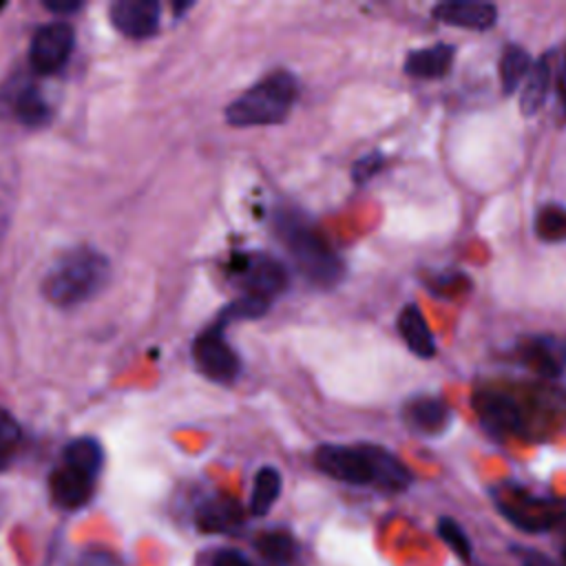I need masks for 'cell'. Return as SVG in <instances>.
<instances>
[{
	"mask_svg": "<svg viewBox=\"0 0 566 566\" xmlns=\"http://www.w3.org/2000/svg\"><path fill=\"white\" fill-rule=\"evenodd\" d=\"M212 566H252V562L237 548H226L214 557Z\"/></svg>",
	"mask_w": 566,
	"mask_h": 566,
	"instance_id": "obj_28",
	"label": "cell"
},
{
	"mask_svg": "<svg viewBox=\"0 0 566 566\" xmlns=\"http://www.w3.org/2000/svg\"><path fill=\"white\" fill-rule=\"evenodd\" d=\"M402 418L409 429L422 436H438L451 422V409L433 396H416L405 402Z\"/></svg>",
	"mask_w": 566,
	"mask_h": 566,
	"instance_id": "obj_14",
	"label": "cell"
},
{
	"mask_svg": "<svg viewBox=\"0 0 566 566\" xmlns=\"http://www.w3.org/2000/svg\"><path fill=\"white\" fill-rule=\"evenodd\" d=\"M197 369L214 382H232L239 374V358L221 334V325L206 329L192 345Z\"/></svg>",
	"mask_w": 566,
	"mask_h": 566,
	"instance_id": "obj_8",
	"label": "cell"
},
{
	"mask_svg": "<svg viewBox=\"0 0 566 566\" xmlns=\"http://www.w3.org/2000/svg\"><path fill=\"white\" fill-rule=\"evenodd\" d=\"M241 524V506L232 497H214L199 506L197 526L206 533H226Z\"/></svg>",
	"mask_w": 566,
	"mask_h": 566,
	"instance_id": "obj_18",
	"label": "cell"
},
{
	"mask_svg": "<svg viewBox=\"0 0 566 566\" xmlns=\"http://www.w3.org/2000/svg\"><path fill=\"white\" fill-rule=\"evenodd\" d=\"M239 283L243 296L270 303V298L287 287V270L274 256L252 254L243 261L239 270Z\"/></svg>",
	"mask_w": 566,
	"mask_h": 566,
	"instance_id": "obj_9",
	"label": "cell"
},
{
	"mask_svg": "<svg viewBox=\"0 0 566 566\" xmlns=\"http://www.w3.org/2000/svg\"><path fill=\"white\" fill-rule=\"evenodd\" d=\"M557 99H559V111H562V119H566V53L562 55L559 62V73H557Z\"/></svg>",
	"mask_w": 566,
	"mask_h": 566,
	"instance_id": "obj_29",
	"label": "cell"
},
{
	"mask_svg": "<svg viewBox=\"0 0 566 566\" xmlns=\"http://www.w3.org/2000/svg\"><path fill=\"white\" fill-rule=\"evenodd\" d=\"M433 18L460 27V29H473L484 31L491 29L497 22V9L491 2H473V0H453V2H440L433 7Z\"/></svg>",
	"mask_w": 566,
	"mask_h": 566,
	"instance_id": "obj_13",
	"label": "cell"
},
{
	"mask_svg": "<svg viewBox=\"0 0 566 566\" xmlns=\"http://www.w3.org/2000/svg\"><path fill=\"white\" fill-rule=\"evenodd\" d=\"M382 161H385V159H382L380 153H369V155L360 157V159L354 164V168H352L354 181H356V184H363V181L371 179V177L382 168Z\"/></svg>",
	"mask_w": 566,
	"mask_h": 566,
	"instance_id": "obj_27",
	"label": "cell"
},
{
	"mask_svg": "<svg viewBox=\"0 0 566 566\" xmlns=\"http://www.w3.org/2000/svg\"><path fill=\"white\" fill-rule=\"evenodd\" d=\"M296 95V77L287 71H274L232 99L226 108V119L239 128L276 124L287 117Z\"/></svg>",
	"mask_w": 566,
	"mask_h": 566,
	"instance_id": "obj_4",
	"label": "cell"
},
{
	"mask_svg": "<svg viewBox=\"0 0 566 566\" xmlns=\"http://www.w3.org/2000/svg\"><path fill=\"white\" fill-rule=\"evenodd\" d=\"M398 332L402 343L420 358H431L436 354V340L429 323L424 321L418 305H407L398 314Z\"/></svg>",
	"mask_w": 566,
	"mask_h": 566,
	"instance_id": "obj_16",
	"label": "cell"
},
{
	"mask_svg": "<svg viewBox=\"0 0 566 566\" xmlns=\"http://www.w3.org/2000/svg\"><path fill=\"white\" fill-rule=\"evenodd\" d=\"M522 566H564L555 562L553 557L539 553V551H524L522 553Z\"/></svg>",
	"mask_w": 566,
	"mask_h": 566,
	"instance_id": "obj_30",
	"label": "cell"
},
{
	"mask_svg": "<svg viewBox=\"0 0 566 566\" xmlns=\"http://www.w3.org/2000/svg\"><path fill=\"white\" fill-rule=\"evenodd\" d=\"M551 84H553V66H551L548 55H542L539 60L533 62V66L524 80V86L520 93L522 115L531 117L544 106V102L551 93Z\"/></svg>",
	"mask_w": 566,
	"mask_h": 566,
	"instance_id": "obj_17",
	"label": "cell"
},
{
	"mask_svg": "<svg viewBox=\"0 0 566 566\" xmlns=\"http://www.w3.org/2000/svg\"><path fill=\"white\" fill-rule=\"evenodd\" d=\"M455 49L451 44H433L411 51L405 60V73L418 80L444 77L453 64Z\"/></svg>",
	"mask_w": 566,
	"mask_h": 566,
	"instance_id": "obj_15",
	"label": "cell"
},
{
	"mask_svg": "<svg viewBox=\"0 0 566 566\" xmlns=\"http://www.w3.org/2000/svg\"><path fill=\"white\" fill-rule=\"evenodd\" d=\"M113 27L135 40L150 38L159 29L161 7L155 0H117L111 4Z\"/></svg>",
	"mask_w": 566,
	"mask_h": 566,
	"instance_id": "obj_11",
	"label": "cell"
},
{
	"mask_svg": "<svg viewBox=\"0 0 566 566\" xmlns=\"http://www.w3.org/2000/svg\"><path fill=\"white\" fill-rule=\"evenodd\" d=\"M473 407L480 420L495 433H511V436L528 433V420L524 416L522 405L506 391L482 389L475 394Z\"/></svg>",
	"mask_w": 566,
	"mask_h": 566,
	"instance_id": "obj_7",
	"label": "cell"
},
{
	"mask_svg": "<svg viewBox=\"0 0 566 566\" xmlns=\"http://www.w3.org/2000/svg\"><path fill=\"white\" fill-rule=\"evenodd\" d=\"M75 44V31L69 22L55 20L40 27L29 46V64L35 73L51 75L60 71L71 57Z\"/></svg>",
	"mask_w": 566,
	"mask_h": 566,
	"instance_id": "obj_6",
	"label": "cell"
},
{
	"mask_svg": "<svg viewBox=\"0 0 566 566\" xmlns=\"http://www.w3.org/2000/svg\"><path fill=\"white\" fill-rule=\"evenodd\" d=\"M18 444H20V424L9 411L0 409V469L9 464Z\"/></svg>",
	"mask_w": 566,
	"mask_h": 566,
	"instance_id": "obj_25",
	"label": "cell"
},
{
	"mask_svg": "<svg viewBox=\"0 0 566 566\" xmlns=\"http://www.w3.org/2000/svg\"><path fill=\"white\" fill-rule=\"evenodd\" d=\"M44 7H46L51 13H55V15H66V13L77 11V9L82 7V2H77V0H46Z\"/></svg>",
	"mask_w": 566,
	"mask_h": 566,
	"instance_id": "obj_31",
	"label": "cell"
},
{
	"mask_svg": "<svg viewBox=\"0 0 566 566\" xmlns=\"http://www.w3.org/2000/svg\"><path fill=\"white\" fill-rule=\"evenodd\" d=\"M500 513L522 531L542 533L551 528L566 531V500L539 497L517 486H506L495 495Z\"/></svg>",
	"mask_w": 566,
	"mask_h": 566,
	"instance_id": "obj_5",
	"label": "cell"
},
{
	"mask_svg": "<svg viewBox=\"0 0 566 566\" xmlns=\"http://www.w3.org/2000/svg\"><path fill=\"white\" fill-rule=\"evenodd\" d=\"M15 115L24 126L38 128L44 126L51 117V108L46 104V99L40 95V91L35 86H24L18 97H15Z\"/></svg>",
	"mask_w": 566,
	"mask_h": 566,
	"instance_id": "obj_22",
	"label": "cell"
},
{
	"mask_svg": "<svg viewBox=\"0 0 566 566\" xmlns=\"http://www.w3.org/2000/svg\"><path fill=\"white\" fill-rule=\"evenodd\" d=\"M276 232L307 281L323 287L340 281L343 261L312 223L285 212L276 219Z\"/></svg>",
	"mask_w": 566,
	"mask_h": 566,
	"instance_id": "obj_3",
	"label": "cell"
},
{
	"mask_svg": "<svg viewBox=\"0 0 566 566\" xmlns=\"http://www.w3.org/2000/svg\"><path fill=\"white\" fill-rule=\"evenodd\" d=\"M102 460H104L102 447L93 438H75L62 451V464H69L91 478H97L102 469Z\"/></svg>",
	"mask_w": 566,
	"mask_h": 566,
	"instance_id": "obj_19",
	"label": "cell"
},
{
	"mask_svg": "<svg viewBox=\"0 0 566 566\" xmlns=\"http://www.w3.org/2000/svg\"><path fill=\"white\" fill-rule=\"evenodd\" d=\"M281 473L274 467H261L254 475L252 495H250V513L252 515H268L274 502L281 495Z\"/></svg>",
	"mask_w": 566,
	"mask_h": 566,
	"instance_id": "obj_20",
	"label": "cell"
},
{
	"mask_svg": "<svg viewBox=\"0 0 566 566\" xmlns=\"http://www.w3.org/2000/svg\"><path fill=\"white\" fill-rule=\"evenodd\" d=\"M535 232L544 241H564L566 239V208L546 206L535 217Z\"/></svg>",
	"mask_w": 566,
	"mask_h": 566,
	"instance_id": "obj_24",
	"label": "cell"
},
{
	"mask_svg": "<svg viewBox=\"0 0 566 566\" xmlns=\"http://www.w3.org/2000/svg\"><path fill=\"white\" fill-rule=\"evenodd\" d=\"M564 564H566V548H564Z\"/></svg>",
	"mask_w": 566,
	"mask_h": 566,
	"instance_id": "obj_32",
	"label": "cell"
},
{
	"mask_svg": "<svg viewBox=\"0 0 566 566\" xmlns=\"http://www.w3.org/2000/svg\"><path fill=\"white\" fill-rule=\"evenodd\" d=\"M531 66H533V62H531L528 53L522 46H517V44H509L502 51V57H500L502 91L506 95H511L522 84V80H526Z\"/></svg>",
	"mask_w": 566,
	"mask_h": 566,
	"instance_id": "obj_21",
	"label": "cell"
},
{
	"mask_svg": "<svg viewBox=\"0 0 566 566\" xmlns=\"http://www.w3.org/2000/svg\"><path fill=\"white\" fill-rule=\"evenodd\" d=\"M93 489H95V478L69 464H60L49 478V491L53 502L66 511H75L84 506L91 500Z\"/></svg>",
	"mask_w": 566,
	"mask_h": 566,
	"instance_id": "obj_12",
	"label": "cell"
},
{
	"mask_svg": "<svg viewBox=\"0 0 566 566\" xmlns=\"http://www.w3.org/2000/svg\"><path fill=\"white\" fill-rule=\"evenodd\" d=\"M111 279L108 259L93 248L64 252L42 281V292L55 307H75L93 298Z\"/></svg>",
	"mask_w": 566,
	"mask_h": 566,
	"instance_id": "obj_2",
	"label": "cell"
},
{
	"mask_svg": "<svg viewBox=\"0 0 566 566\" xmlns=\"http://www.w3.org/2000/svg\"><path fill=\"white\" fill-rule=\"evenodd\" d=\"M256 548L259 553L270 559V562H276V564H285V562H292L294 555H296V542L290 533H283V531H270V533H263L259 539H256Z\"/></svg>",
	"mask_w": 566,
	"mask_h": 566,
	"instance_id": "obj_23",
	"label": "cell"
},
{
	"mask_svg": "<svg viewBox=\"0 0 566 566\" xmlns=\"http://www.w3.org/2000/svg\"><path fill=\"white\" fill-rule=\"evenodd\" d=\"M515 358L531 371L555 378L566 369V340L551 334L526 336L517 343Z\"/></svg>",
	"mask_w": 566,
	"mask_h": 566,
	"instance_id": "obj_10",
	"label": "cell"
},
{
	"mask_svg": "<svg viewBox=\"0 0 566 566\" xmlns=\"http://www.w3.org/2000/svg\"><path fill=\"white\" fill-rule=\"evenodd\" d=\"M314 464L325 475L354 486L374 484L396 493L411 482L409 469L378 444H321L314 453Z\"/></svg>",
	"mask_w": 566,
	"mask_h": 566,
	"instance_id": "obj_1",
	"label": "cell"
},
{
	"mask_svg": "<svg viewBox=\"0 0 566 566\" xmlns=\"http://www.w3.org/2000/svg\"><path fill=\"white\" fill-rule=\"evenodd\" d=\"M438 533H440V537L449 544V548H451L458 557H462L464 562H469V557H471V544H469L467 533L460 528V524H455L451 517H442V520L438 522Z\"/></svg>",
	"mask_w": 566,
	"mask_h": 566,
	"instance_id": "obj_26",
	"label": "cell"
}]
</instances>
